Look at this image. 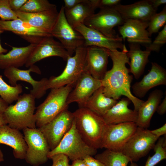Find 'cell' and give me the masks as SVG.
<instances>
[{"label":"cell","instance_id":"obj_1","mask_svg":"<svg viewBox=\"0 0 166 166\" xmlns=\"http://www.w3.org/2000/svg\"><path fill=\"white\" fill-rule=\"evenodd\" d=\"M128 51L125 45L121 51L107 49L113 66L111 69L107 71L101 80L103 92L106 96L116 100L122 96L126 97L133 104L134 110L137 112L144 101L133 95L131 91L133 77L129 74V69L126 65V64L129 65L130 62Z\"/></svg>","mask_w":166,"mask_h":166},{"label":"cell","instance_id":"obj_2","mask_svg":"<svg viewBox=\"0 0 166 166\" xmlns=\"http://www.w3.org/2000/svg\"><path fill=\"white\" fill-rule=\"evenodd\" d=\"M73 113L76 128L84 141L93 148H101L107 125L103 117L85 107H79Z\"/></svg>","mask_w":166,"mask_h":166},{"label":"cell","instance_id":"obj_3","mask_svg":"<svg viewBox=\"0 0 166 166\" xmlns=\"http://www.w3.org/2000/svg\"><path fill=\"white\" fill-rule=\"evenodd\" d=\"M35 98L30 93L20 95L14 105H9L3 113L8 125L18 130L36 128Z\"/></svg>","mask_w":166,"mask_h":166},{"label":"cell","instance_id":"obj_4","mask_svg":"<svg viewBox=\"0 0 166 166\" xmlns=\"http://www.w3.org/2000/svg\"><path fill=\"white\" fill-rule=\"evenodd\" d=\"M74 87L69 84L51 89L45 101L37 108L35 113L36 126L39 128L48 123L68 109L67 97Z\"/></svg>","mask_w":166,"mask_h":166},{"label":"cell","instance_id":"obj_5","mask_svg":"<svg viewBox=\"0 0 166 166\" xmlns=\"http://www.w3.org/2000/svg\"><path fill=\"white\" fill-rule=\"evenodd\" d=\"M97 152V149L89 145L82 138L76 128L74 119L70 129L57 146L49 152L48 157L50 159L55 154L62 153L73 161L83 159L87 156L95 155Z\"/></svg>","mask_w":166,"mask_h":166},{"label":"cell","instance_id":"obj_6","mask_svg":"<svg viewBox=\"0 0 166 166\" xmlns=\"http://www.w3.org/2000/svg\"><path fill=\"white\" fill-rule=\"evenodd\" d=\"M75 53L74 56H69L67 59L66 66L61 74L56 77L52 76L48 79L47 90L69 84L74 86L85 71L86 47L79 48Z\"/></svg>","mask_w":166,"mask_h":166},{"label":"cell","instance_id":"obj_7","mask_svg":"<svg viewBox=\"0 0 166 166\" xmlns=\"http://www.w3.org/2000/svg\"><path fill=\"white\" fill-rule=\"evenodd\" d=\"M159 138L147 128L137 126L124 145L121 152L129 158L131 162H136L153 148Z\"/></svg>","mask_w":166,"mask_h":166},{"label":"cell","instance_id":"obj_8","mask_svg":"<svg viewBox=\"0 0 166 166\" xmlns=\"http://www.w3.org/2000/svg\"><path fill=\"white\" fill-rule=\"evenodd\" d=\"M27 146L25 158L31 165L38 166L45 163L50 149L43 135L38 128H26L22 129Z\"/></svg>","mask_w":166,"mask_h":166},{"label":"cell","instance_id":"obj_9","mask_svg":"<svg viewBox=\"0 0 166 166\" xmlns=\"http://www.w3.org/2000/svg\"><path fill=\"white\" fill-rule=\"evenodd\" d=\"M50 34L60 41L70 56H72L77 49L85 47L83 36L67 22L63 6L59 12L57 19Z\"/></svg>","mask_w":166,"mask_h":166},{"label":"cell","instance_id":"obj_10","mask_svg":"<svg viewBox=\"0 0 166 166\" xmlns=\"http://www.w3.org/2000/svg\"><path fill=\"white\" fill-rule=\"evenodd\" d=\"M68 109L63 110L49 122L38 128L45 138L50 151L57 146L72 126L74 116L73 113Z\"/></svg>","mask_w":166,"mask_h":166},{"label":"cell","instance_id":"obj_11","mask_svg":"<svg viewBox=\"0 0 166 166\" xmlns=\"http://www.w3.org/2000/svg\"><path fill=\"white\" fill-rule=\"evenodd\" d=\"M137 127L134 122L107 124L102 137L101 148L121 152L124 145Z\"/></svg>","mask_w":166,"mask_h":166},{"label":"cell","instance_id":"obj_12","mask_svg":"<svg viewBox=\"0 0 166 166\" xmlns=\"http://www.w3.org/2000/svg\"><path fill=\"white\" fill-rule=\"evenodd\" d=\"M124 22V20L114 9L105 8L100 9L98 13L86 18L84 24L107 37L115 38L119 36L116 35L114 28L122 25Z\"/></svg>","mask_w":166,"mask_h":166},{"label":"cell","instance_id":"obj_13","mask_svg":"<svg viewBox=\"0 0 166 166\" xmlns=\"http://www.w3.org/2000/svg\"><path fill=\"white\" fill-rule=\"evenodd\" d=\"M33 72L41 74V72L38 67L35 65L29 67V69L22 70L14 67H10L4 69V74L9 80V83L13 86H16L18 81H23L30 83L32 87L30 93L35 99L42 97L46 93L48 79L43 78L39 81L34 80L30 75Z\"/></svg>","mask_w":166,"mask_h":166},{"label":"cell","instance_id":"obj_14","mask_svg":"<svg viewBox=\"0 0 166 166\" xmlns=\"http://www.w3.org/2000/svg\"><path fill=\"white\" fill-rule=\"evenodd\" d=\"M83 36L85 41L84 46H96L107 49L111 51L121 50L125 45L121 37L115 38L107 37L98 31L89 27L84 24L80 23L73 27Z\"/></svg>","mask_w":166,"mask_h":166},{"label":"cell","instance_id":"obj_15","mask_svg":"<svg viewBox=\"0 0 166 166\" xmlns=\"http://www.w3.org/2000/svg\"><path fill=\"white\" fill-rule=\"evenodd\" d=\"M102 86L101 80L94 78L85 71L69 94L67 104L76 102L79 107H84L94 93Z\"/></svg>","mask_w":166,"mask_h":166},{"label":"cell","instance_id":"obj_16","mask_svg":"<svg viewBox=\"0 0 166 166\" xmlns=\"http://www.w3.org/2000/svg\"><path fill=\"white\" fill-rule=\"evenodd\" d=\"M52 56L60 57L66 61L70 56L61 44L55 41L51 36L45 38L36 45L25 66L29 67L42 59Z\"/></svg>","mask_w":166,"mask_h":166},{"label":"cell","instance_id":"obj_17","mask_svg":"<svg viewBox=\"0 0 166 166\" xmlns=\"http://www.w3.org/2000/svg\"><path fill=\"white\" fill-rule=\"evenodd\" d=\"M0 28L4 31L12 32L30 44L36 45L45 38L52 36L50 33L33 26L18 18L9 21L0 20Z\"/></svg>","mask_w":166,"mask_h":166},{"label":"cell","instance_id":"obj_18","mask_svg":"<svg viewBox=\"0 0 166 166\" xmlns=\"http://www.w3.org/2000/svg\"><path fill=\"white\" fill-rule=\"evenodd\" d=\"M149 21L138 20H125L118 26V31L123 40L127 39L129 43H135L148 46L152 42L147 30Z\"/></svg>","mask_w":166,"mask_h":166},{"label":"cell","instance_id":"obj_19","mask_svg":"<svg viewBox=\"0 0 166 166\" xmlns=\"http://www.w3.org/2000/svg\"><path fill=\"white\" fill-rule=\"evenodd\" d=\"M109 57L107 49L94 46L87 47L85 71L101 80L107 71Z\"/></svg>","mask_w":166,"mask_h":166},{"label":"cell","instance_id":"obj_20","mask_svg":"<svg viewBox=\"0 0 166 166\" xmlns=\"http://www.w3.org/2000/svg\"><path fill=\"white\" fill-rule=\"evenodd\" d=\"M151 69L139 82L132 86L136 97L143 98L151 89L156 86L166 85V70L158 63L152 62Z\"/></svg>","mask_w":166,"mask_h":166},{"label":"cell","instance_id":"obj_21","mask_svg":"<svg viewBox=\"0 0 166 166\" xmlns=\"http://www.w3.org/2000/svg\"><path fill=\"white\" fill-rule=\"evenodd\" d=\"M113 8L119 13L124 21L134 19L149 21L157 10L152 6L150 0H141L127 5L120 3Z\"/></svg>","mask_w":166,"mask_h":166},{"label":"cell","instance_id":"obj_22","mask_svg":"<svg viewBox=\"0 0 166 166\" xmlns=\"http://www.w3.org/2000/svg\"><path fill=\"white\" fill-rule=\"evenodd\" d=\"M18 18L33 26L50 34L57 19V6L47 10L35 13L14 12Z\"/></svg>","mask_w":166,"mask_h":166},{"label":"cell","instance_id":"obj_23","mask_svg":"<svg viewBox=\"0 0 166 166\" xmlns=\"http://www.w3.org/2000/svg\"><path fill=\"white\" fill-rule=\"evenodd\" d=\"M0 144L11 147L16 158L25 159L27 146L24 136L19 130L7 124L0 126Z\"/></svg>","mask_w":166,"mask_h":166},{"label":"cell","instance_id":"obj_24","mask_svg":"<svg viewBox=\"0 0 166 166\" xmlns=\"http://www.w3.org/2000/svg\"><path fill=\"white\" fill-rule=\"evenodd\" d=\"M130 101L127 98H122L112 107L103 117L107 124L128 122L136 123L138 112L128 108Z\"/></svg>","mask_w":166,"mask_h":166},{"label":"cell","instance_id":"obj_25","mask_svg":"<svg viewBox=\"0 0 166 166\" xmlns=\"http://www.w3.org/2000/svg\"><path fill=\"white\" fill-rule=\"evenodd\" d=\"M163 94L161 90L155 89L150 93L147 100L142 103L137 111L136 123L138 127L144 128L149 127L151 118L156 111Z\"/></svg>","mask_w":166,"mask_h":166},{"label":"cell","instance_id":"obj_26","mask_svg":"<svg viewBox=\"0 0 166 166\" xmlns=\"http://www.w3.org/2000/svg\"><path fill=\"white\" fill-rule=\"evenodd\" d=\"M36 45L30 44L23 47H12V50L6 54H0V69L10 67L16 68L25 65Z\"/></svg>","mask_w":166,"mask_h":166},{"label":"cell","instance_id":"obj_27","mask_svg":"<svg viewBox=\"0 0 166 166\" xmlns=\"http://www.w3.org/2000/svg\"><path fill=\"white\" fill-rule=\"evenodd\" d=\"M128 46L129 49L127 54L130 60V73L133 74L135 79H138L144 73L146 65L149 61L148 58L151 52L146 49L142 50L138 44L129 43Z\"/></svg>","mask_w":166,"mask_h":166},{"label":"cell","instance_id":"obj_28","mask_svg":"<svg viewBox=\"0 0 166 166\" xmlns=\"http://www.w3.org/2000/svg\"><path fill=\"white\" fill-rule=\"evenodd\" d=\"M117 102V100L105 95L102 86L94 93L84 107L103 117Z\"/></svg>","mask_w":166,"mask_h":166},{"label":"cell","instance_id":"obj_29","mask_svg":"<svg viewBox=\"0 0 166 166\" xmlns=\"http://www.w3.org/2000/svg\"><path fill=\"white\" fill-rule=\"evenodd\" d=\"M96 8L91 0H85L73 8L64 10L65 17L73 28L76 25L84 24L85 20L94 14Z\"/></svg>","mask_w":166,"mask_h":166},{"label":"cell","instance_id":"obj_30","mask_svg":"<svg viewBox=\"0 0 166 166\" xmlns=\"http://www.w3.org/2000/svg\"><path fill=\"white\" fill-rule=\"evenodd\" d=\"M105 166H127L130 160L121 152H115L106 149L95 156Z\"/></svg>","mask_w":166,"mask_h":166},{"label":"cell","instance_id":"obj_31","mask_svg":"<svg viewBox=\"0 0 166 166\" xmlns=\"http://www.w3.org/2000/svg\"><path fill=\"white\" fill-rule=\"evenodd\" d=\"M22 90L20 84H17L15 86L9 85L0 75V97L9 105L17 100Z\"/></svg>","mask_w":166,"mask_h":166},{"label":"cell","instance_id":"obj_32","mask_svg":"<svg viewBox=\"0 0 166 166\" xmlns=\"http://www.w3.org/2000/svg\"><path fill=\"white\" fill-rule=\"evenodd\" d=\"M56 6L47 0H28L18 11L30 13H38L50 10Z\"/></svg>","mask_w":166,"mask_h":166},{"label":"cell","instance_id":"obj_33","mask_svg":"<svg viewBox=\"0 0 166 166\" xmlns=\"http://www.w3.org/2000/svg\"><path fill=\"white\" fill-rule=\"evenodd\" d=\"M166 136L159 137L153 149L155 152L148 158L144 166H154L162 160L166 158Z\"/></svg>","mask_w":166,"mask_h":166},{"label":"cell","instance_id":"obj_34","mask_svg":"<svg viewBox=\"0 0 166 166\" xmlns=\"http://www.w3.org/2000/svg\"><path fill=\"white\" fill-rule=\"evenodd\" d=\"M166 6L160 12L156 13L150 18L147 30L150 36L154 34L157 33L160 29L166 25Z\"/></svg>","mask_w":166,"mask_h":166},{"label":"cell","instance_id":"obj_35","mask_svg":"<svg viewBox=\"0 0 166 166\" xmlns=\"http://www.w3.org/2000/svg\"><path fill=\"white\" fill-rule=\"evenodd\" d=\"M166 42V25L158 33L153 41L151 42L146 49L151 51L159 52L161 47Z\"/></svg>","mask_w":166,"mask_h":166},{"label":"cell","instance_id":"obj_36","mask_svg":"<svg viewBox=\"0 0 166 166\" xmlns=\"http://www.w3.org/2000/svg\"><path fill=\"white\" fill-rule=\"evenodd\" d=\"M0 18L3 21L12 20L18 18L15 12L10 8L9 0H0Z\"/></svg>","mask_w":166,"mask_h":166},{"label":"cell","instance_id":"obj_37","mask_svg":"<svg viewBox=\"0 0 166 166\" xmlns=\"http://www.w3.org/2000/svg\"><path fill=\"white\" fill-rule=\"evenodd\" d=\"M53 164L52 166H70L69 164V159L66 155L62 153H58L52 156Z\"/></svg>","mask_w":166,"mask_h":166},{"label":"cell","instance_id":"obj_38","mask_svg":"<svg viewBox=\"0 0 166 166\" xmlns=\"http://www.w3.org/2000/svg\"><path fill=\"white\" fill-rule=\"evenodd\" d=\"M120 0H98L97 7L100 9L105 8H113L120 4Z\"/></svg>","mask_w":166,"mask_h":166},{"label":"cell","instance_id":"obj_39","mask_svg":"<svg viewBox=\"0 0 166 166\" xmlns=\"http://www.w3.org/2000/svg\"><path fill=\"white\" fill-rule=\"evenodd\" d=\"M28 0H9L11 9L14 12L18 11Z\"/></svg>","mask_w":166,"mask_h":166},{"label":"cell","instance_id":"obj_40","mask_svg":"<svg viewBox=\"0 0 166 166\" xmlns=\"http://www.w3.org/2000/svg\"><path fill=\"white\" fill-rule=\"evenodd\" d=\"M83 160L86 166H105L103 163L92 156H87Z\"/></svg>","mask_w":166,"mask_h":166},{"label":"cell","instance_id":"obj_41","mask_svg":"<svg viewBox=\"0 0 166 166\" xmlns=\"http://www.w3.org/2000/svg\"><path fill=\"white\" fill-rule=\"evenodd\" d=\"M85 0H64V10H68L73 8L77 5L84 2Z\"/></svg>","mask_w":166,"mask_h":166},{"label":"cell","instance_id":"obj_42","mask_svg":"<svg viewBox=\"0 0 166 166\" xmlns=\"http://www.w3.org/2000/svg\"><path fill=\"white\" fill-rule=\"evenodd\" d=\"M151 132L154 135L160 137L163 135H166V124L165 123L160 128L153 130H150Z\"/></svg>","mask_w":166,"mask_h":166},{"label":"cell","instance_id":"obj_43","mask_svg":"<svg viewBox=\"0 0 166 166\" xmlns=\"http://www.w3.org/2000/svg\"><path fill=\"white\" fill-rule=\"evenodd\" d=\"M156 111L160 115H163L166 112V95L161 103L158 106Z\"/></svg>","mask_w":166,"mask_h":166},{"label":"cell","instance_id":"obj_44","mask_svg":"<svg viewBox=\"0 0 166 166\" xmlns=\"http://www.w3.org/2000/svg\"><path fill=\"white\" fill-rule=\"evenodd\" d=\"M150 1L153 7L156 10L160 6L166 3V0H150Z\"/></svg>","mask_w":166,"mask_h":166},{"label":"cell","instance_id":"obj_45","mask_svg":"<svg viewBox=\"0 0 166 166\" xmlns=\"http://www.w3.org/2000/svg\"><path fill=\"white\" fill-rule=\"evenodd\" d=\"M9 105V104L0 97V113H3Z\"/></svg>","mask_w":166,"mask_h":166},{"label":"cell","instance_id":"obj_46","mask_svg":"<svg viewBox=\"0 0 166 166\" xmlns=\"http://www.w3.org/2000/svg\"><path fill=\"white\" fill-rule=\"evenodd\" d=\"M70 166H86L83 159H78L73 161Z\"/></svg>","mask_w":166,"mask_h":166},{"label":"cell","instance_id":"obj_47","mask_svg":"<svg viewBox=\"0 0 166 166\" xmlns=\"http://www.w3.org/2000/svg\"><path fill=\"white\" fill-rule=\"evenodd\" d=\"M7 123L3 113H0V126L7 124Z\"/></svg>","mask_w":166,"mask_h":166},{"label":"cell","instance_id":"obj_48","mask_svg":"<svg viewBox=\"0 0 166 166\" xmlns=\"http://www.w3.org/2000/svg\"><path fill=\"white\" fill-rule=\"evenodd\" d=\"M4 31L3 30L0 28V35L2 33L4 32ZM7 50H8L7 49H4L2 46L1 44L0 39V54L6 53L7 52Z\"/></svg>","mask_w":166,"mask_h":166},{"label":"cell","instance_id":"obj_49","mask_svg":"<svg viewBox=\"0 0 166 166\" xmlns=\"http://www.w3.org/2000/svg\"><path fill=\"white\" fill-rule=\"evenodd\" d=\"M4 160V156L2 151L0 149V162H2Z\"/></svg>","mask_w":166,"mask_h":166},{"label":"cell","instance_id":"obj_50","mask_svg":"<svg viewBox=\"0 0 166 166\" xmlns=\"http://www.w3.org/2000/svg\"><path fill=\"white\" fill-rule=\"evenodd\" d=\"M130 166H138L137 164L135 162H131Z\"/></svg>","mask_w":166,"mask_h":166}]
</instances>
